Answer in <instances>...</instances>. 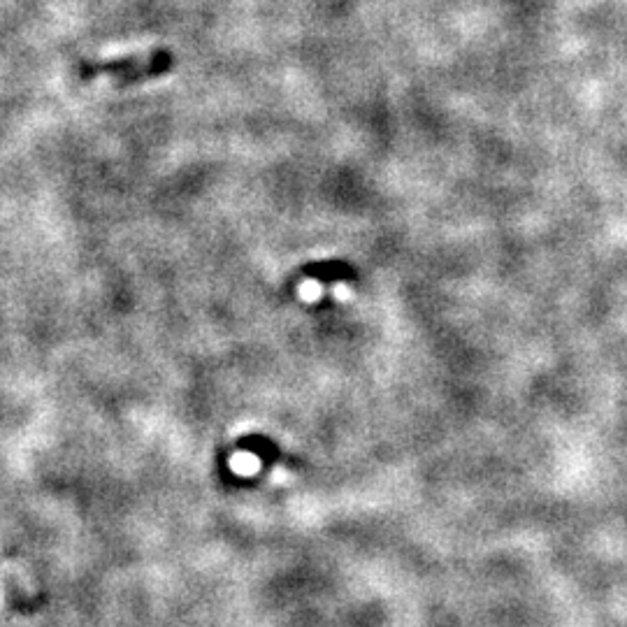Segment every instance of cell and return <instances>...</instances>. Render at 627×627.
<instances>
[{"mask_svg":"<svg viewBox=\"0 0 627 627\" xmlns=\"http://www.w3.org/2000/svg\"><path fill=\"white\" fill-rule=\"evenodd\" d=\"M172 66V59L168 54H149V56H133V59H114L110 63H96V66H86L84 75H112L119 82H135V79L161 75Z\"/></svg>","mask_w":627,"mask_h":627,"instance_id":"cell-1","label":"cell"}]
</instances>
